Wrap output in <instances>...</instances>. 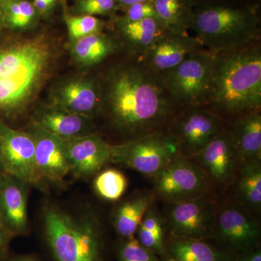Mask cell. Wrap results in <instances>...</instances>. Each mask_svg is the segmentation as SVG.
Here are the masks:
<instances>
[{
    "label": "cell",
    "mask_w": 261,
    "mask_h": 261,
    "mask_svg": "<svg viewBox=\"0 0 261 261\" xmlns=\"http://www.w3.org/2000/svg\"><path fill=\"white\" fill-rule=\"evenodd\" d=\"M170 98L161 75L146 65L121 67L108 80L106 102L111 121L137 137L159 130L172 111Z\"/></svg>",
    "instance_id": "6da1fadb"
},
{
    "label": "cell",
    "mask_w": 261,
    "mask_h": 261,
    "mask_svg": "<svg viewBox=\"0 0 261 261\" xmlns=\"http://www.w3.org/2000/svg\"><path fill=\"white\" fill-rule=\"evenodd\" d=\"M53 51L42 36L0 45V121L15 118L30 104L47 75Z\"/></svg>",
    "instance_id": "7a4b0ae2"
},
{
    "label": "cell",
    "mask_w": 261,
    "mask_h": 261,
    "mask_svg": "<svg viewBox=\"0 0 261 261\" xmlns=\"http://www.w3.org/2000/svg\"><path fill=\"white\" fill-rule=\"evenodd\" d=\"M209 102L227 113L260 109L261 54L257 48L217 54Z\"/></svg>",
    "instance_id": "3957f363"
},
{
    "label": "cell",
    "mask_w": 261,
    "mask_h": 261,
    "mask_svg": "<svg viewBox=\"0 0 261 261\" xmlns=\"http://www.w3.org/2000/svg\"><path fill=\"white\" fill-rule=\"evenodd\" d=\"M190 29L201 45L216 54L247 47L258 37V6H209L195 11Z\"/></svg>",
    "instance_id": "277c9868"
},
{
    "label": "cell",
    "mask_w": 261,
    "mask_h": 261,
    "mask_svg": "<svg viewBox=\"0 0 261 261\" xmlns=\"http://www.w3.org/2000/svg\"><path fill=\"white\" fill-rule=\"evenodd\" d=\"M43 219L46 240L56 261H102V229L94 215L75 218L48 205Z\"/></svg>",
    "instance_id": "5b68a950"
},
{
    "label": "cell",
    "mask_w": 261,
    "mask_h": 261,
    "mask_svg": "<svg viewBox=\"0 0 261 261\" xmlns=\"http://www.w3.org/2000/svg\"><path fill=\"white\" fill-rule=\"evenodd\" d=\"M217 54L197 50L173 69L161 75L166 90L189 106L209 102Z\"/></svg>",
    "instance_id": "8992f818"
},
{
    "label": "cell",
    "mask_w": 261,
    "mask_h": 261,
    "mask_svg": "<svg viewBox=\"0 0 261 261\" xmlns=\"http://www.w3.org/2000/svg\"><path fill=\"white\" fill-rule=\"evenodd\" d=\"M180 155L177 140L171 134L155 130L116 145L112 163L154 177Z\"/></svg>",
    "instance_id": "52a82bcc"
},
{
    "label": "cell",
    "mask_w": 261,
    "mask_h": 261,
    "mask_svg": "<svg viewBox=\"0 0 261 261\" xmlns=\"http://www.w3.org/2000/svg\"><path fill=\"white\" fill-rule=\"evenodd\" d=\"M153 178L154 195L166 203L204 197L212 187L193 160L182 155L171 161Z\"/></svg>",
    "instance_id": "ba28073f"
},
{
    "label": "cell",
    "mask_w": 261,
    "mask_h": 261,
    "mask_svg": "<svg viewBox=\"0 0 261 261\" xmlns=\"http://www.w3.org/2000/svg\"><path fill=\"white\" fill-rule=\"evenodd\" d=\"M0 162L7 174L27 185L44 189L45 182L38 171L35 144L31 134L12 128L0 121Z\"/></svg>",
    "instance_id": "9c48e42d"
},
{
    "label": "cell",
    "mask_w": 261,
    "mask_h": 261,
    "mask_svg": "<svg viewBox=\"0 0 261 261\" xmlns=\"http://www.w3.org/2000/svg\"><path fill=\"white\" fill-rule=\"evenodd\" d=\"M216 207L207 197L168 202L165 223L172 237L202 240L214 234Z\"/></svg>",
    "instance_id": "30bf717a"
},
{
    "label": "cell",
    "mask_w": 261,
    "mask_h": 261,
    "mask_svg": "<svg viewBox=\"0 0 261 261\" xmlns=\"http://www.w3.org/2000/svg\"><path fill=\"white\" fill-rule=\"evenodd\" d=\"M214 234L233 250L249 252L260 240V226L245 206L229 202L216 208Z\"/></svg>",
    "instance_id": "8fae6325"
},
{
    "label": "cell",
    "mask_w": 261,
    "mask_h": 261,
    "mask_svg": "<svg viewBox=\"0 0 261 261\" xmlns=\"http://www.w3.org/2000/svg\"><path fill=\"white\" fill-rule=\"evenodd\" d=\"M192 159L205 173L211 186L217 187L228 186L241 163L231 134L224 130Z\"/></svg>",
    "instance_id": "7c38bea8"
},
{
    "label": "cell",
    "mask_w": 261,
    "mask_h": 261,
    "mask_svg": "<svg viewBox=\"0 0 261 261\" xmlns=\"http://www.w3.org/2000/svg\"><path fill=\"white\" fill-rule=\"evenodd\" d=\"M222 130L221 120L216 115L192 110L174 120L169 134L177 140L181 155L192 159Z\"/></svg>",
    "instance_id": "4fadbf2b"
},
{
    "label": "cell",
    "mask_w": 261,
    "mask_h": 261,
    "mask_svg": "<svg viewBox=\"0 0 261 261\" xmlns=\"http://www.w3.org/2000/svg\"><path fill=\"white\" fill-rule=\"evenodd\" d=\"M70 173L77 178H87L112 163L116 145H111L96 134L65 140Z\"/></svg>",
    "instance_id": "5bb4252c"
},
{
    "label": "cell",
    "mask_w": 261,
    "mask_h": 261,
    "mask_svg": "<svg viewBox=\"0 0 261 261\" xmlns=\"http://www.w3.org/2000/svg\"><path fill=\"white\" fill-rule=\"evenodd\" d=\"M31 135L35 144L38 171L43 180L45 183H61L70 173L66 142L37 125Z\"/></svg>",
    "instance_id": "9a60e30c"
},
{
    "label": "cell",
    "mask_w": 261,
    "mask_h": 261,
    "mask_svg": "<svg viewBox=\"0 0 261 261\" xmlns=\"http://www.w3.org/2000/svg\"><path fill=\"white\" fill-rule=\"evenodd\" d=\"M27 185L7 173L0 174V224L13 237L28 233Z\"/></svg>",
    "instance_id": "2e32d148"
},
{
    "label": "cell",
    "mask_w": 261,
    "mask_h": 261,
    "mask_svg": "<svg viewBox=\"0 0 261 261\" xmlns=\"http://www.w3.org/2000/svg\"><path fill=\"white\" fill-rule=\"evenodd\" d=\"M200 42L187 34L168 32L145 55L146 66L161 75L173 69L191 53L197 50Z\"/></svg>",
    "instance_id": "e0dca14e"
},
{
    "label": "cell",
    "mask_w": 261,
    "mask_h": 261,
    "mask_svg": "<svg viewBox=\"0 0 261 261\" xmlns=\"http://www.w3.org/2000/svg\"><path fill=\"white\" fill-rule=\"evenodd\" d=\"M35 125L64 140L89 135L92 128L91 117L56 106L41 113Z\"/></svg>",
    "instance_id": "ac0fdd59"
},
{
    "label": "cell",
    "mask_w": 261,
    "mask_h": 261,
    "mask_svg": "<svg viewBox=\"0 0 261 261\" xmlns=\"http://www.w3.org/2000/svg\"><path fill=\"white\" fill-rule=\"evenodd\" d=\"M240 162L261 160V115L258 111L245 113L229 130Z\"/></svg>",
    "instance_id": "d6986e66"
},
{
    "label": "cell",
    "mask_w": 261,
    "mask_h": 261,
    "mask_svg": "<svg viewBox=\"0 0 261 261\" xmlns=\"http://www.w3.org/2000/svg\"><path fill=\"white\" fill-rule=\"evenodd\" d=\"M154 197V192H140L117 207L113 226L120 236L125 239L135 237L146 213L152 207Z\"/></svg>",
    "instance_id": "ffe728a7"
},
{
    "label": "cell",
    "mask_w": 261,
    "mask_h": 261,
    "mask_svg": "<svg viewBox=\"0 0 261 261\" xmlns=\"http://www.w3.org/2000/svg\"><path fill=\"white\" fill-rule=\"evenodd\" d=\"M98 104L99 97L95 85L89 81L76 80L62 86L57 94L55 106L91 117Z\"/></svg>",
    "instance_id": "44dd1931"
},
{
    "label": "cell",
    "mask_w": 261,
    "mask_h": 261,
    "mask_svg": "<svg viewBox=\"0 0 261 261\" xmlns=\"http://www.w3.org/2000/svg\"><path fill=\"white\" fill-rule=\"evenodd\" d=\"M118 28L122 37L130 47L136 53L144 56L168 32L157 18L138 21H128L121 18L118 20Z\"/></svg>",
    "instance_id": "7402d4cb"
},
{
    "label": "cell",
    "mask_w": 261,
    "mask_h": 261,
    "mask_svg": "<svg viewBox=\"0 0 261 261\" xmlns=\"http://www.w3.org/2000/svg\"><path fill=\"white\" fill-rule=\"evenodd\" d=\"M164 253L167 261H226L224 254L200 239L173 237Z\"/></svg>",
    "instance_id": "603a6c76"
},
{
    "label": "cell",
    "mask_w": 261,
    "mask_h": 261,
    "mask_svg": "<svg viewBox=\"0 0 261 261\" xmlns=\"http://www.w3.org/2000/svg\"><path fill=\"white\" fill-rule=\"evenodd\" d=\"M156 18L168 32L187 34L195 10V0H152Z\"/></svg>",
    "instance_id": "cb8c5ba5"
},
{
    "label": "cell",
    "mask_w": 261,
    "mask_h": 261,
    "mask_svg": "<svg viewBox=\"0 0 261 261\" xmlns=\"http://www.w3.org/2000/svg\"><path fill=\"white\" fill-rule=\"evenodd\" d=\"M237 182L238 202L249 211H260L261 205L260 161H249L239 168Z\"/></svg>",
    "instance_id": "d4e9b609"
},
{
    "label": "cell",
    "mask_w": 261,
    "mask_h": 261,
    "mask_svg": "<svg viewBox=\"0 0 261 261\" xmlns=\"http://www.w3.org/2000/svg\"><path fill=\"white\" fill-rule=\"evenodd\" d=\"M115 43L100 33L90 34L77 39L73 51L77 61L84 65L101 63L114 51Z\"/></svg>",
    "instance_id": "484cf974"
},
{
    "label": "cell",
    "mask_w": 261,
    "mask_h": 261,
    "mask_svg": "<svg viewBox=\"0 0 261 261\" xmlns=\"http://www.w3.org/2000/svg\"><path fill=\"white\" fill-rule=\"evenodd\" d=\"M165 224V220L151 207L139 226L137 240L154 253H164Z\"/></svg>",
    "instance_id": "4316f807"
},
{
    "label": "cell",
    "mask_w": 261,
    "mask_h": 261,
    "mask_svg": "<svg viewBox=\"0 0 261 261\" xmlns=\"http://www.w3.org/2000/svg\"><path fill=\"white\" fill-rule=\"evenodd\" d=\"M128 187L124 173L113 168L104 170L96 176L94 191L101 198L114 202L121 199Z\"/></svg>",
    "instance_id": "83f0119b"
},
{
    "label": "cell",
    "mask_w": 261,
    "mask_h": 261,
    "mask_svg": "<svg viewBox=\"0 0 261 261\" xmlns=\"http://www.w3.org/2000/svg\"><path fill=\"white\" fill-rule=\"evenodd\" d=\"M5 25L11 29H23L34 21L36 8L27 0H0Z\"/></svg>",
    "instance_id": "f1b7e54d"
},
{
    "label": "cell",
    "mask_w": 261,
    "mask_h": 261,
    "mask_svg": "<svg viewBox=\"0 0 261 261\" xmlns=\"http://www.w3.org/2000/svg\"><path fill=\"white\" fill-rule=\"evenodd\" d=\"M67 27L71 39H77L99 33L102 27V20L93 15H82L80 16H68Z\"/></svg>",
    "instance_id": "f546056e"
},
{
    "label": "cell",
    "mask_w": 261,
    "mask_h": 261,
    "mask_svg": "<svg viewBox=\"0 0 261 261\" xmlns=\"http://www.w3.org/2000/svg\"><path fill=\"white\" fill-rule=\"evenodd\" d=\"M118 261H159L153 252L144 247L135 237L126 239L120 245Z\"/></svg>",
    "instance_id": "4dcf8cb0"
},
{
    "label": "cell",
    "mask_w": 261,
    "mask_h": 261,
    "mask_svg": "<svg viewBox=\"0 0 261 261\" xmlns=\"http://www.w3.org/2000/svg\"><path fill=\"white\" fill-rule=\"evenodd\" d=\"M120 5L118 0H78L76 8L82 15H111Z\"/></svg>",
    "instance_id": "1f68e13d"
},
{
    "label": "cell",
    "mask_w": 261,
    "mask_h": 261,
    "mask_svg": "<svg viewBox=\"0 0 261 261\" xmlns=\"http://www.w3.org/2000/svg\"><path fill=\"white\" fill-rule=\"evenodd\" d=\"M125 14L122 18L128 21H138L144 19L156 18L153 2H141L124 8Z\"/></svg>",
    "instance_id": "d6a6232c"
},
{
    "label": "cell",
    "mask_w": 261,
    "mask_h": 261,
    "mask_svg": "<svg viewBox=\"0 0 261 261\" xmlns=\"http://www.w3.org/2000/svg\"><path fill=\"white\" fill-rule=\"evenodd\" d=\"M14 238L0 224V261L8 257L10 242Z\"/></svg>",
    "instance_id": "836d02e7"
},
{
    "label": "cell",
    "mask_w": 261,
    "mask_h": 261,
    "mask_svg": "<svg viewBox=\"0 0 261 261\" xmlns=\"http://www.w3.org/2000/svg\"><path fill=\"white\" fill-rule=\"evenodd\" d=\"M51 5L47 0H34V8L41 12L47 11Z\"/></svg>",
    "instance_id": "e575fe53"
},
{
    "label": "cell",
    "mask_w": 261,
    "mask_h": 261,
    "mask_svg": "<svg viewBox=\"0 0 261 261\" xmlns=\"http://www.w3.org/2000/svg\"><path fill=\"white\" fill-rule=\"evenodd\" d=\"M243 261H261L260 250H255V251L249 252L247 256H245Z\"/></svg>",
    "instance_id": "d590c367"
},
{
    "label": "cell",
    "mask_w": 261,
    "mask_h": 261,
    "mask_svg": "<svg viewBox=\"0 0 261 261\" xmlns=\"http://www.w3.org/2000/svg\"><path fill=\"white\" fill-rule=\"evenodd\" d=\"M145 1H149V0H118L120 6L123 7V8L130 6V5L135 4V3Z\"/></svg>",
    "instance_id": "8d00e7d4"
},
{
    "label": "cell",
    "mask_w": 261,
    "mask_h": 261,
    "mask_svg": "<svg viewBox=\"0 0 261 261\" xmlns=\"http://www.w3.org/2000/svg\"><path fill=\"white\" fill-rule=\"evenodd\" d=\"M3 261H37L34 260V258L31 257L27 256H18L13 257V258L9 259V260H7V258H5Z\"/></svg>",
    "instance_id": "74e56055"
},
{
    "label": "cell",
    "mask_w": 261,
    "mask_h": 261,
    "mask_svg": "<svg viewBox=\"0 0 261 261\" xmlns=\"http://www.w3.org/2000/svg\"><path fill=\"white\" fill-rule=\"evenodd\" d=\"M3 25H5L4 16H3V10L0 8V30L3 28Z\"/></svg>",
    "instance_id": "f35d334b"
},
{
    "label": "cell",
    "mask_w": 261,
    "mask_h": 261,
    "mask_svg": "<svg viewBox=\"0 0 261 261\" xmlns=\"http://www.w3.org/2000/svg\"><path fill=\"white\" fill-rule=\"evenodd\" d=\"M3 173H4V171H3V167H2L1 162H0V174Z\"/></svg>",
    "instance_id": "ab89813d"
},
{
    "label": "cell",
    "mask_w": 261,
    "mask_h": 261,
    "mask_svg": "<svg viewBox=\"0 0 261 261\" xmlns=\"http://www.w3.org/2000/svg\"><path fill=\"white\" fill-rule=\"evenodd\" d=\"M48 2H49V3H50L51 5H53V3H56L57 0H47Z\"/></svg>",
    "instance_id": "60d3db41"
}]
</instances>
